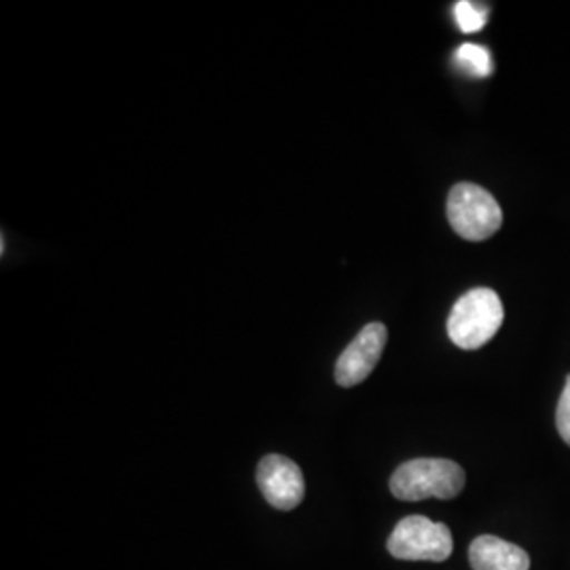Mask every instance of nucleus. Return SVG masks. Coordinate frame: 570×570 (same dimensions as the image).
<instances>
[{
	"label": "nucleus",
	"instance_id": "5",
	"mask_svg": "<svg viewBox=\"0 0 570 570\" xmlns=\"http://www.w3.org/2000/svg\"><path fill=\"white\" fill-rule=\"evenodd\" d=\"M385 345H387V327L379 322L367 324L341 353L334 367L336 383L341 387H355L364 383L379 364V360L383 357Z\"/></svg>",
	"mask_w": 570,
	"mask_h": 570
},
{
	"label": "nucleus",
	"instance_id": "2",
	"mask_svg": "<svg viewBox=\"0 0 570 570\" xmlns=\"http://www.w3.org/2000/svg\"><path fill=\"white\" fill-rule=\"evenodd\" d=\"M505 308L501 296L490 287H475L463 294L450 311L449 336L459 348L475 351L490 343L503 326Z\"/></svg>",
	"mask_w": 570,
	"mask_h": 570
},
{
	"label": "nucleus",
	"instance_id": "1",
	"mask_svg": "<svg viewBox=\"0 0 570 570\" xmlns=\"http://www.w3.org/2000/svg\"><path fill=\"white\" fill-rule=\"evenodd\" d=\"M389 487L400 501H449L465 489V471L449 459H412L393 471Z\"/></svg>",
	"mask_w": 570,
	"mask_h": 570
},
{
	"label": "nucleus",
	"instance_id": "3",
	"mask_svg": "<svg viewBox=\"0 0 570 570\" xmlns=\"http://www.w3.org/2000/svg\"><path fill=\"white\" fill-rule=\"evenodd\" d=\"M446 216L454 233L468 242H487L503 226V209L487 188L478 184L452 186Z\"/></svg>",
	"mask_w": 570,
	"mask_h": 570
},
{
	"label": "nucleus",
	"instance_id": "4",
	"mask_svg": "<svg viewBox=\"0 0 570 570\" xmlns=\"http://www.w3.org/2000/svg\"><path fill=\"white\" fill-rule=\"evenodd\" d=\"M387 550L397 560L444 562L452 556L454 543L446 524L425 515H407L391 532Z\"/></svg>",
	"mask_w": 570,
	"mask_h": 570
},
{
	"label": "nucleus",
	"instance_id": "9",
	"mask_svg": "<svg viewBox=\"0 0 570 570\" xmlns=\"http://www.w3.org/2000/svg\"><path fill=\"white\" fill-rule=\"evenodd\" d=\"M489 13V4H484V2L461 0V2L454 4V20L459 23V28L468 35L480 32L487 26Z\"/></svg>",
	"mask_w": 570,
	"mask_h": 570
},
{
	"label": "nucleus",
	"instance_id": "8",
	"mask_svg": "<svg viewBox=\"0 0 570 570\" xmlns=\"http://www.w3.org/2000/svg\"><path fill=\"white\" fill-rule=\"evenodd\" d=\"M454 63L473 77H489L492 72V58L490 51L482 45H473V42H465L456 49L454 53Z\"/></svg>",
	"mask_w": 570,
	"mask_h": 570
},
{
	"label": "nucleus",
	"instance_id": "6",
	"mask_svg": "<svg viewBox=\"0 0 570 570\" xmlns=\"http://www.w3.org/2000/svg\"><path fill=\"white\" fill-rule=\"evenodd\" d=\"M258 489L275 510H296L305 499V478L301 468L284 454H268L258 465Z\"/></svg>",
	"mask_w": 570,
	"mask_h": 570
},
{
	"label": "nucleus",
	"instance_id": "10",
	"mask_svg": "<svg viewBox=\"0 0 570 570\" xmlns=\"http://www.w3.org/2000/svg\"><path fill=\"white\" fill-rule=\"evenodd\" d=\"M556 428H558L560 438L570 446V374L567 376V383L562 389L558 410H556Z\"/></svg>",
	"mask_w": 570,
	"mask_h": 570
},
{
	"label": "nucleus",
	"instance_id": "7",
	"mask_svg": "<svg viewBox=\"0 0 570 570\" xmlns=\"http://www.w3.org/2000/svg\"><path fill=\"white\" fill-rule=\"evenodd\" d=\"M469 562L473 570H529L527 551L510 541L492 534L478 537L469 548Z\"/></svg>",
	"mask_w": 570,
	"mask_h": 570
}]
</instances>
